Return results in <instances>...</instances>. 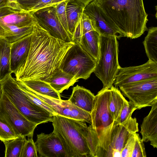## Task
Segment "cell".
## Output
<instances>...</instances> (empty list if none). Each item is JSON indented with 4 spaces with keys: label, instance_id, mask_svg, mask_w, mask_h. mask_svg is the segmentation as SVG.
I'll use <instances>...</instances> for the list:
<instances>
[{
    "label": "cell",
    "instance_id": "obj_38",
    "mask_svg": "<svg viewBox=\"0 0 157 157\" xmlns=\"http://www.w3.org/2000/svg\"><path fill=\"white\" fill-rule=\"evenodd\" d=\"M9 6L8 0H0V8Z\"/></svg>",
    "mask_w": 157,
    "mask_h": 157
},
{
    "label": "cell",
    "instance_id": "obj_1",
    "mask_svg": "<svg viewBox=\"0 0 157 157\" xmlns=\"http://www.w3.org/2000/svg\"><path fill=\"white\" fill-rule=\"evenodd\" d=\"M74 44L53 37L36 22L28 57L13 73L15 79L21 81H45L59 69L65 55Z\"/></svg>",
    "mask_w": 157,
    "mask_h": 157
},
{
    "label": "cell",
    "instance_id": "obj_4",
    "mask_svg": "<svg viewBox=\"0 0 157 157\" xmlns=\"http://www.w3.org/2000/svg\"><path fill=\"white\" fill-rule=\"evenodd\" d=\"M36 21L31 12L9 6L0 8V38L12 43L31 34Z\"/></svg>",
    "mask_w": 157,
    "mask_h": 157
},
{
    "label": "cell",
    "instance_id": "obj_39",
    "mask_svg": "<svg viewBox=\"0 0 157 157\" xmlns=\"http://www.w3.org/2000/svg\"><path fill=\"white\" fill-rule=\"evenodd\" d=\"M82 3L85 7L90 3L95 0H76Z\"/></svg>",
    "mask_w": 157,
    "mask_h": 157
},
{
    "label": "cell",
    "instance_id": "obj_36",
    "mask_svg": "<svg viewBox=\"0 0 157 157\" xmlns=\"http://www.w3.org/2000/svg\"><path fill=\"white\" fill-rule=\"evenodd\" d=\"M55 5L54 0H39L32 11L37 10L45 7Z\"/></svg>",
    "mask_w": 157,
    "mask_h": 157
},
{
    "label": "cell",
    "instance_id": "obj_15",
    "mask_svg": "<svg viewBox=\"0 0 157 157\" xmlns=\"http://www.w3.org/2000/svg\"><path fill=\"white\" fill-rule=\"evenodd\" d=\"M136 118L132 117L124 122L115 126L112 132L106 157L114 149L121 151L130 136L139 131Z\"/></svg>",
    "mask_w": 157,
    "mask_h": 157
},
{
    "label": "cell",
    "instance_id": "obj_9",
    "mask_svg": "<svg viewBox=\"0 0 157 157\" xmlns=\"http://www.w3.org/2000/svg\"><path fill=\"white\" fill-rule=\"evenodd\" d=\"M123 95L139 109L157 100V77L119 87Z\"/></svg>",
    "mask_w": 157,
    "mask_h": 157
},
{
    "label": "cell",
    "instance_id": "obj_14",
    "mask_svg": "<svg viewBox=\"0 0 157 157\" xmlns=\"http://www.w3.org/2000/svg\"><path fill=\"white\" fill-rule=\"evenodd\" d=\"M35 143L39 156L66 157L59 139L53 131L49 134H37Z\"/></svg>",
    "mask_w": 157,
    "mask_h": 157
},
{
    "label": "cell",
    "instance_id": "obj_32",
    "mask_svg": "<svg viewBox=\"0 0 157 157\" xmlns=\"http://www.w3.org/2000/svg\"><path fill=\"white\" fill-rule=\"evenodd\" d=\"M37 153L33 138H28L23 147L20 157H38Z\"/></svg>",
    "mask_w": 157,
    "mask_h": 157
},
{
    "label": "cell",
    "instance_id": "obj_20",
    "mask_svg": "<svg viewBox=\"0 0 157 157\" xmlns=\"http://www.w3.org/2000/svg\"><path fill=\"white\" fill-rule=\"evenodd\" d=\"M85 6L76 0H69L66 6L68 34L72 39L75 29L81 19Z\"/></svg>",
    "mask_w": 157,
    "mask_h": 157
},
{
    "label": "cell",
    "instance_id": "obj_21",
    "mask_svg": "<svg viewBox=\"0 0 157 157\" xmlns=\"http://www.w3.org/2000/svg\"><path fill=\"white\" fill-rule=\"evenodd\" d=\"M100 37L95 30L82 35L79 43L81 47L97 62L99 56Z\"/></svg>",
    "mask_w": 157,
    "mask_h": 157
},
{
    "label": "cell",
    "instance_id": "obj_16",
    "mask_svg": "<svg viewBox=\"0 0 157 157\" xmlns=\"http://www.w3.org/2000/svg\"><path fill=\"white\" fill-rule=\"evenodd\" d=\"M83 13L90 19L93 27L100 36H115L119 38L122 36L113 29L101 15L95 0L87 5Z\"/></svg>",
    "mask_w": 157,
    "mask_h": 157
},
{
    "label": "cell",
    "instance_id": "obj_8",
    "mask_svg": "<svg viewBox=\"0 0 157 157\" xmlns=\"http://www.w3.org/2000/svg\"><path fill=\"white\" fill-rule=\"evenodd\" d=\"M97 62L81 46L74 44L67 52L59 67L63 71L78 80L86 79L94 72Z\"/></svg>",
    "mask_w": 157,
    "mask_h": 157
},
{
    "label": "cell",
    "instance_id": "obj_24",
    "mask_svg": "<svg viewBox=\"0 0 157 157\" xmlns=\"http://www.w3.org/2000/svg\"><path fill=\"white\" fill-rule=\"evenodd\" d=\"M11 43L0 38V81L10 74Z\"/></svg>",
    "mask_w": 157,
    "mask_h": 157
},
{
    "label": "cell",
    "instance_id": "obj_26",
    "mask_svg": "<svg viewBox=\"0 0 157 157\" xmlns=\"http://www.w3.org/2000/svg\"><path fill=\"white\" fill-rule=\"evenodd\" d=\"M109 108L114 121L119 117L124 101L126 100L117 88L113 86L110 89Z\"/></svg>",
    "mask_w": 157,
    "mask_h": 157
},
{
    "label": "cell",
    "instance_id": "obj_37",
    "mask_svg": "<svg viewBox=\"0 0 157 157\" xmlns=\"http://www.w3.org/2000/svg\"><path fill=\"white\" fill-rule=\"evenodd\" d=\"M9 6L17 9L21 8L18 5L17 0H8Z\"/></svg>",
    "mask_w": 157,
    "mask_h": 157
},
{
    "label": "cell",
    "instance_id": "obj_22",
    "mask_svg": "<svg viewBox=\"0 0 157 157\" xmlns=\"http://www.w3.org/2000/svg\"><path fill=\"white\" fill-rule=\"evenodd\" d=\"M48 83L59 94L67 90L78 81L75 77L61 70L60 68L55 71L49 78L44 81Z\"/></svg>",
    "mask_w": 157,
    "mask_h": 157
},
{
    "label": "cell",
    "instance_id": "obj_33",
    "mask_svg": "<svg viewBox=\"0 0 157 157\" xmlns=\"http://www.w3.org/2000/svg\"><path fill=\"white\" fill-rule=\"evenodd\" d=\"M144 142L138 133H136L135 141L131 157H146Z\"/></svg>",
    "mask_w": 157,
    "mask_h": 157
},
{
    "label": "cell",
    "instance_id": "obj_29",
    "mask_svg": "<svg viewBox=\"0 0 157 157\" xmlns=\"http://www.w3.org/2000/svg\"><path fill=\"white\" fill-rule=\"evenodd\" d=\"M18 136L9 123L3 116L0 114V140L3 142Z\"/></svg>",
    "mask_w": 157,
    "mask_h": 157
},
{
    "label": "cell",
    "instance_id": "obj_3",
    "mask_svg": "<svg viewBox=\"0 0 157 157\" xmlns=\"http://www.w3.org/2000/svg\"><path fill=\"white\" fill-rule=\"evenodd\" d=\"M51 122L53 132L59 139L66 157H91L86 140L88 126L86 122L57 114Z\"/></svg>",
    "mask_w": 157,
    "mask_h": 157
},
{
    "label": "cell",
    "instance_id": "obj_40",
    "mask_svg": "<svg viewBox=\"0 0 157 157\" xmlns=\"http://www.w3.org/2000/svg\"><path fill=\"white\" fill-rule=\"evenodd\" d=\"M3 91L1 83L0 81V102L2 96Z\"/></svg>",
    "mask_w": 157,
    "mask_h": 157
},
{
    "label": "cell",
    "instance_id": "obj_30",
    "mask_svg": "<svg viewBox=\"0 0 157 157\" xmlns=\"http://www.w3.org/2000/svg\"><path fill=\"white\" fill-rule=\"evenodd\" d=\"M137 109L136 107L132 102L126 100L124 103L119 117L114 122L113 127L127 121L132 117L134 111Z\"/></svg>",
    "mask_w": 157,
    "mask_h": 157
},
{
    "label": "cell",
    "instance_id": "obj_7",
    "mask_svg": "<svg viewBox=\"0 0 157 157\" xmlns=\"http://www.w3.org/2000/svg\"><path fill=\"white\" fill-rule=\"evenodd\" d=\"M110 89L101 90L95 96L90 113L92 125L98 136L104 157H106L114 121L109 108Z\"/></svg>",
    "mask_w": 157,
    "mask_h": 157
},
{
    "label": "cell",
    "instance_id": "obj_27",
    "mask_svg": "<svg viewBox=\"0 0 157 157\" xmlns=\"http://www.w3.org/2000/svg\"><path fill=\"white\" fill-rule=\"evenodd\" d=\"M26 137L20 136L15 138L2 142L5 147V157H20Z\"/></svg>",
    "mask_w": 157,
    "mask_h": 157
},
{
    "label": "cell",
    "instance_id": "obj_23",
    "mask_svg": "<svg viewBox=\"0 0 157 157\" xmlns=\"http://www.w3.org/2000/svg\"><path fill=\"white\" fill-rule=\"evenodd\" d=\"M21 82L27 88L35 93L57 99H61L60 94L46 82L38 80Z\"/></svg>",
    "mask_w": 157,
    "mask_h": 157
},
{
    "label": "cell",
    "instance_id": "obj_19",
    "mask_svg": "<svg viewBox=\"0 0 157 157\" xmlns=\"http://www.w3.org/2000/svg\"><path fill=\"white\" fill-rule=\"evenodd\" d=\"M95 97L89 90L77 85L73 88L68 100L79 109L90 113Z\"/></svg>",
    "mask_w": 157,
    "mask_h": 157
},
{
    "label": "cell",
    "instance_id": "obj_35",
    "mask_svg": "<svg viewBox=\"0 0 157 157\" xmlns=\"http://www.w3.org/2000/svg\"><path fill=\"white\" fill-rule=\"evenodd\" d=\"M38 0H17L21 8L26 11L30 12L36 4Z\"/></svg>",
    "mask_w": 157,
    "mask_h": 157
},
{
    "label": "cell",
    "instance_id": "obj_18",
    "mask_svg": "<svg viewBox=\"0 0 157 157\" xmlns=\"http://www.w3.org/2000/svg\"><path fill=\"white\" fill-rule=\"evenodd\" d=\"M151 110L141 125L140 132L144 142L150 141L154 148H157V100L152 105Z\"/></svg>",
    "mask_w": 157,
    "mask_h": 157
},
{
    "label": "cell",
    "instance_id": "obj_5",
    "mask_svg": "<svg viewBox=\"0 0 157 157\" xmlns=\"http://www.w3.org/2000/svg\"><path fill=\"white\" fill-rule=\"evenodd\" d=\"M11 74L0 81L3 93L29 121L38 125L51 122L53 116L31 101L18 87Z\"/></svg>",
    "mask_w": 157,
    "mask_h": 157
},
{
    "label": "cell",
    "instance_id": "obj_34",
    "mask_svg": "<svg viewBox=\"0 0 157 157\" xmlns=\"http://www.w3.org/2000/svg\"><path fill=\"white\" fill-rule=\"evenodd\" d=\"M135 133L129 137L124 147L121 151V157H131L135 141Z\"/></svg>",
    "mask_w": 157,
    "mask_h": 157
},
{
    "label": "cell",
    "instance_id": "obj_2",
    "mask_svg": "<svg viewBox=\"0 0 157 157\" xmlns=\"http://www.w3.org/2000/svg\"><path fill=\"white\" fill-rule=\"evenodd\" d=\"M108 25L122 37L135 39L148 30L143 0H95Z\"/></svg>",
    "mask_w": 157,
    "mask_h": 157
},
{
    "label": "cell",
    "instance_id": "obj_6",
    "mask_svg": "<svg viewBox=\"0 0 157 157\" xmlns=\"http://www.w3.org/2000/svg\"><path fill=\"white\" fill-rule=\"evenodd\" d=\"M118 52V42L116 36H100L99 58L94 72L103 84L102 90L113 86L121 67Z\"/></svg>",
    "mask_w": 157,
    "mask_h": 157
},
{
    "label": "cell",
    "instance_id": "obj_17",
    "mask_svg": "<svg viewBox=\"0 0 157 157\" xmlns=\"http://www.w3.org/2000/svg\"><path fill=\"white\" fill-rule=\"evenodd\" d=\"M32 33L11 43L10 67L12 73L26 60L30 47Z\"/></svg>",
    "mask_w": 157,
    "mask_h": 157
},
{
    "label": "cell",
    "instance_id": "obj_12",
    "mask_svg": "<svg viewBox=\"0 0 157 157\" xmlns=\"http://www.w3.org/2000/svg\"><path fill=\"white\" fill-rule=\"evenodd\" d=\"M157 77V63L148 60L137 66L120 67L113 83L118 88L140 81Z\"/></svg>",
    "mask_w": 157,
    "mask_h": 157
},
{
    "label": "cell",
    "instance_id": "obj_10",
    "mask_svg": "<svg viewBox=\"0 0 157 157\" xmlns=\"http://www.w3.org/2000/svg\"><path fill=\"white\" fill-rule=\"evenodd\" d=\"M0 114L9 123L17 135L33 138L38 125L25 117L3 92L0 102Z\"/></svg>",
    "mask_w": 157,
    "mask_h": 157
},
{
    "label": "cell",
    "instance_id": "obj_28",
    "mask_svg": "<svg viewBox=\"0 0 157 157\" xmlns=\"http://www.w3.org/2000/svg\"><path fill=\"white\" fill-rule=\"evenodd\" d=\"M94 30L89 17L83 12L82 17L77 26L72 42L74 44L79 43L82 36L87 32Z\"/></svg>",
    "mask_w": 157,
    "mask_h": 157
},
{
    "label": "cell",
    "instance_id": "obj_11",
    "mask_svg": "<svg viewBox=\"0 0 157 157\" xmlns=\"http://www.w3.org/2000/svg\"><path fill=\"white\" fill-rule=\"evenodd\" d=\"M30 12L38 25L51 36L66 42H72L58 17L55 6Z\"/></svg>",
    "mask_w": 157,
    "mask_h": 157
},
{
    "label": "cell",
    "instance_id": "obj_31",
    "mask_svg": "<svg viewBox=\"0 0 157 157\" xmlns=\"http://www.w3.org/2000/svg\"><path fill=\"white\" fill-rule=\"evenodd\" d=\"M68 0H64L55 6L58 17L68 34V29L66 13V6Z\"/></svg>",
    "mask_w": 157,
    "mask_h": 157
},
{
    "label": "cell",
    "instance_id": "obj_25",
    "mask_svg": "<svg viewBox=\"0 0 157 157\" xmlns=\"http://www.w3.org/2000/svg\"><path fill=\"white\" fill-rule=\"evenodd\" d=\"M143 42L148 60L157 63V27H151Z\"/></svg>",
    "mask_w": 157,
    "mask_h": 157
},
{
    "label": "cell",
    "instance_id": "obj_13",
    "mask_svg": "<svg viewBox=\"0 0 157 157\" xmlns=\"http://www.w3.org/2000/svg\"><path fill=\"white\" fill-rule=\"evenodd\" d=\"M31 91L40 100L50 107L56 114L91 124L90 113L75 106L68 100L57 99L41 95Z\"/></svg>",
    "mask_w": 157,
    "mask_h": 157
}]
</instances>
